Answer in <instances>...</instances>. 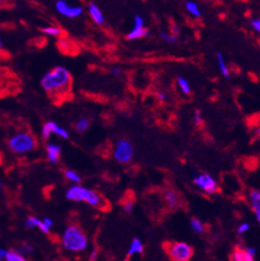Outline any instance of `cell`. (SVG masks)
<instances>
[{"label": "cell", "mask_w": 260, "mask_h": 261, "mask_svg": "<svg viewBox=\"0 0 260 261\" xmlns=\"http://www.w3.org/2000/svg\"><path fill=\"white\" fill-rule=\"evenodd\" d=\"M40 84L50 96H60L69 91L72 78L65 67L58 66L44 75Z\"/></svg>", "instance_id": "cell-1"}, {"label": "cell", "mask_w": 260, "mask_h": 261, "mask_svg": "<svg viewBox=\"0 0 260 261\" xmlns=\"http://www.w3.org/2000/svg\"><path fill=\"white\" fill-rule=\"evenodd\" d=\"M194 183L197 187L204 190L208 195L216 194V191L218 189L216 181L208 174H199L195 177Z\"/></svg>", "instance_id": "cell-7"}, {"label": "cell", "mask_w": 260, "mask_h": 261, "mask_svg": "<svg viewBox=\"0 0 260 261\" xmlns=\"http://www.w3.org/2000/svg\"><path fill=\"white\" fill-rule=\"evenodd\" d=\"M148 35V29L145 28V27H135L131 30V32L128 33L127 38L129 40H135V39H139L145 37Z\"/></svg>", "instance_id": "cell-13"}, {"label": "cell", "mask_w": 260, "mask_h": 261, "mask_svg": "<svg viewBox=\"0 0 260 261\" xmlns=\"http://www.w3.org/2000/svg\"><path fill=\"white\" fill-rule=\"evenodd\" d=\"M88 194V189L84 188L82 186H79V185H76V186H72L66 192V197L68 200L70 201H77V202H85V198Z\"/></svg>", "instance_id": "cell-9"}, {"label": "cell", "mask_w": 260, "mask_h": 261, "mask_svg": "<svg viewBox=\"0 0 260 261\" xmlns=\"http://www.w3.org/2000/svg\"><path fill=\"white\" fill-rule=\"evenodd\" d=\"M217 60H218V63H219V66H220V69H221V72L223 73V75L227 79H229L230 74H229V70L227 66V64H225V61H224V58L221 53H217Z\"/></svg>", "instance_id": "cell-20"}, {"label": "cell", "mask_w": 260, "mask_h": 261, "mask_svg": "<svg viewBox=\"0 0 260 261\" xmlns=\"http://www.w3.org/2000/svg\"><path fill=\"white\" fill-rule=\"evenodd\" d=\"M54 6L60 15L67 18H78L84 12L81 5H72L68 3L66 0H58Z\"/></svg>", "instance_id": "cell-6"}, {"label": "cell", "mask_w": 260, "mask_h": 261, "mask_svg": "<svg viewBox=\"0 0 260 261\" xmlns=\"http://www.w3.org/2000/svg\"><path fill=\"white\" fill-rule=\"evenodd\" d=\"M185 8H186L187 12L189 13L190 15H193L195 18H200L201 17L202 13H201L199 4H197L196 2L191 1V0H190V1H187L186 4H185Z\"/></svg>", "instance_id": "cell-16"}, {"label": "cell", "mask_w": 260, "mask_h": 261, "mask_svg": "<svg viewBox=\"0 0 260 261\" xmlns=\"http://www.w3.org/2000/svg\"><path fill=\"white\" fill-rule=\"evenodd\" d=\"M37 228L42 230L44 233H49L50 232V228L49 226H47L43 221H39Z\"/></svg>", "instance_id": "cell-31"}, {"label": "cell", "mask_w": 260, "mask_h": 261, "mask_svg": "<svg viewBox=\"0 0 260 261\" xmlns=\"http://www.w3.org/2000/svg\"><path fill=\"white\" fill-rule=\"evenodd\" d=\"M177 84H179L182 93H184L185 95H190L191 89H190L188 81L186 79L179 78V79H177Z\"/></svg>", "instance_id": "cell-21"}, {"label": "cell", "mask_w": 260, "mask_h": 261, "mask_svg": "<svg viewBox=\"0 0 260 261\" xmlns=\"http://www.w3.org/2000/svg\"><path fill=\"white\" fill-rule=\"evenodd\" d=\"M45 35L51 36V37H61L63 35V30H62L58 26H47L40 29Z\"/></svg>", "instance_id": "cell-15"}, {"label": "cell", "mask_w": 260, "mask_h": 261, "mask_svg": "<svg viewBox=\"0 0 260 261\" xmlns=\"http://www.w3.org/2000/svg\"><path fill=\"white\" fill-rule=\"evenodd\" d=\"M134 26L135 27H145V20L140 15H136L134 18Z\"/></svg>", "instance_id": "cell-30"}, {"label": "cell", "mask_w": 260, "mask_h": 261, "mask_svg": "<svg viewBox=\"0 0 260 261\" xmlns=\"http://www.w3.org/2000/svg\"><path fill=\"white\" fill-rule=\"evenodd\" d=\"M132 208H133V203L128 202V203L125 204V210H126V212H130V211L132 210Z\"/></svg>", "instance_id": "cell-35"}, {"label": "cell", "mask_w": 260, "mask_h": 261, "mask_svg": "<svg viewBox=\"0 0 260 261\" xmlns=\"http://www.w3.org/2000/svg\"><path fill=\"white\" fill-rule=\"evenodd\" d=\"M4 255H5V250L0 249V261L4 259Z\"/></svg>", "instance_id": "cell-41"}, {"label": "cell", "mask_w": 260, "mask_h": 261, "mask_svg": "<svg viewBox=\"0 0 260 261\" xmlns=\"http://www.w3.org/2000/svg\"><path fill=\"white\" fill-rule=\"evenodd\" d=\"M250 25L252 27V29L256 31V32H260V19L259 18H254V19H251Z\"/></svg>", "instance_id": "cell-28"}, {"label": "cell", "mask_w": 260, "mask_h": 261, "mask_svg": "<svg viewBox=\"0 0 260 261\" xmlns=\"http://www.w3.org/2000/svg\"><path fill=\"white\" fill-rule=\"evenodd\" d=\"M133 155H134V149L132 143L129 140L120 139L117 142V145H116V149L114 152L115 160L120 163H128L132 160Z\"/></svg>", "instance_id": "cell-5"}, {"label": "cell", "mask_w": 260, "mask_h": 261, "mask_svg": "<svg viewBox=\"0 0 260 261\" xmlns=\"http://www.w3.org/2000/svg\"><path fill=\"white\" fill-rule=\"evenodd\" d=\"M43 222L47 225V226H49V228H51V226L53 225V222H52V220L50 218H45L43 220Z\"/></svg>", "instance_id": "cell-37"}, {"label": "cell", "mask_w": 260, "mask_h": 261, "mask_svg": "<svg viewBox=\"0 0 260 261\" xmlns=\"http://www.w3.org/2000/svg\"><path fill=\"white\" fill-rule=\"evenodd\" d=\"M232 259L236 261H253L254 258L251 257L245 249L242 247H236L232 252Z\"/></svg>", "instance_id": "cell-14"}, {"label": "cell", "mask_w": 260, "mask_h": 261, "mask_svg": "<svg viewBox=\"0 0 260 261\" xmlns=\"http://www.w3.org/2000/svg\"><path fill=\"white\" fill-rule=\"evenodd\" d=\"M142 252H143V245H142L141 241L139 239L135 238L131 243V246H130L128 256L131 257V256L135 255V254H142Z\"/></svg>", "instance_id": "cell-17"}, {"label": "cell", "mask_w": 260, "mask_h": 261, "mask_svg": "<svg viewBox=\"0 0 260 261\" xmlns=\"http://www.w3.org/2000/svg\"><path fill=\"white\" fill-rule=\"evenodd\" d=\"M65 177L67 178V180H69V181L74 182V183H80L81 182V178L78 175V173L74 172V171H72V170H67L66 172H65Z\"/></svg>", "instance_id": "cell-25"}, {"label": "cell", "mask_w": 260, "mask_h": 261, "mask_svg": "<svg viewBox=\"0 0 260 261\" xmlns=\"http://www.w3.org/2000/svg\"><path fill=\"white\" fill-rule=\"evenodd\" d=\"M62 244L71 252L84 251L87 247V237L78 225H70L64 231Z\"/></svg>", "instance_id": "cell-2"}, {"label": "cell", "mask_w": 260, "mask_h": 261, "mask_svg": "<svg viewBox=\"0 0 260 261\" xmlns=\"http://www.w3.org/2000/svg\"><path fill=\"white\" fill-rule=\"evenodd\" d=\"M2 50H3V43H2L1 37H0V53L2 52Z\"/></svg>", "instance_id": "cell-42"}, {"label": "cell", "mask_w": 260, "mask_h": 261, "mask_svg": "<svg viewBox=\"0 0 260 261\" xmlns=\"http://www.w3.org/2000/svg\"><path fill=\"white\" fill-rule=\"evenodd\" d=\"M160 36H161L163 40H166L167 43H175L176 40H177V35H176V34H173V33L168 34V33H166V32L161 31V32H160Z\"/></svg>", "instance_id": "cell-24"}, {"label": "cell", "mask_w": 260, "mask_h": 261, "mask_svg": "<svg viewBox=\"0 0 260 261\" xmlns=\"http://www.w3.org/2000/svg\"><path fill=\"white\" fill-rule=\"evenodd\" d=\"M249 228H250V225L248 223H243L238 228V232L239 233H244Z\"/></svg>", "instance_id": "cell-33"}, {"label": "cell", "mask_w": 260, "mask_h": 261, "mask_svg": "<svg viewBox=\"0 0 260 261\" xmlns=\"http://www.w3.org/2000/svg\"><path fill=\"white\" fill-rule=\"evenodd\" d=\"M85 202L90 204L91 206H93V207H97V208L104 207L106 204L105 200L100 196V194L91 189H88V194L85 198Z\"/></svg>", "instance_id": "cell-11"}, {"label": "cell", "mask_w": 260, "mask_h": 261, "mask_svg": "<svg viewBox=\"0 0 260 261\" xmlns=\"http://www.w3.org/2000/svg\"><path fill=\"white\" fill-rule=\"evenodd\" d=\"M40 220L35 218V217H29L28 219L26 220V228H37V225L39 223Z\"/></svg>", "instance_id": "cell-26"}, {"label": "cell", "mask_w": 260, "mask_h": 261, "mask_svg": "<svg viewBox=\"0 0 260 261\" xmlns=\"http://www.w3.org/2000/svg\"><path fill=\"white\" fill-rule=\"evenodd\" d=\"M4 259L6 261H25L26 260L25 256L23 255L22 253H19V252L14 251V250H10L8 252L5 251Z\"/></svg>", "instance_id": "cell-18"}, {"label": "cell", "mask_w": 260, "mask_h": 261, "mask_svg": "<svg viewBox=\"0 0 260 261\" xmlns=\"http://www.w3.org/2000/svg\"><path fill=\"white\" fill-rule=\"evenodd\" d=\"M252 202V207L253 210H254L256 218L258 220V222L260 221V201H256V200H251Z\"/></svg>", "instance_id": "cell-27"}, {"label": "cell", "mask_w": 260, "mask_h": 261, "mask_svg": "<svg viewBox=\"0 0 260 261\" xmlns=\"http://www.w3.org/2000/svg\"><path fill=\"white\" fill-rule=\"evenodd\" d=\"M88 127H90V120L87 118H82L77 122L76 130L78 132H84V130L88 129Z\"/></svg>", "instance_id": "cell-23"}, {"label": "cell", "mask_w": 260, "mask_h": 261, "mask_svg": "<svg viewBox=\"0 0 260 261\" xmlns=\"http://www.w3.org/2000/svg\"><path fill=\"white\" fill-rule=\"evenodd\" d=\"M46 151H47V157L48 161L53 163H57L60 160L61 155V147L58 145H54V143H48L46 146Z\"/></svg>", "instance_id": "cell-12"}, {"label": "cell", "mask_w": 260, "mask_h": 261, "mask_svg": "<svg viewBox=\"0 0 260 261\" xmlns=\"http://www.w3.org/2000/svg\"><path fill=\"white\" fill-rule=\"evenodd\" d=\"M195 122L196 125H199V123L202 122V119H201V114L199 112L195 113Z\"/></svg>", "instance_id": "cell-39"}, {"label": "cell", "mask_w": 260, "mask_h": 261, "mask_svg": "<svg viewBox=\"0 0 260 261\" xmlns=\"http://www.w3.org/2000/svg\"><path fill=\"white\" fill-rule=\"evenodd\" d=\"M157 97H159V99L162 100V101L166 100V95L163 94V93H159V94H157Z\"/></svg>", "instance_id": "cell-40"}, {"label": "cell", "mask_w": 260, "mask_h": 261, "mask_svg": "<svg viewBox=\"0 0 260 261\" xmlns=\"http://www.w3.org/2000/svg\"><path fill=\"white\" fill-rule=\"evenodd\" d=\"M250 197H251V200L260 201V192L258 190H252L250 192Z\"/></svg>", "instance_id": "cell-32"}, {"label": "cell", "mask_w": 260, "mask_h": 261, "mask_svg": "<svg viewBox=\"0 0 260 261\" xmlns=\"http://www.w3.org/2000/svg\"><path fill=\"white\" fill-rule=\"evenodd\" d=\"M33 246L28 244V243H25L22 245V247H20V251H22V254L24 255V254H27V255H29V254H31L33 252Z\"/></svg>", "instance_id": "cell-29"}, {"label": "cell", "mask_w": 260, "mask_h": 261, "mask_svg": "<svg viewBox=\"0 0 260 261\" xmlns=\"http://www.w3.org/2000/svg\"><path fill=\"white\" fill-rule=\"evenodd\" d=\"M165 198L166 202L170 205V207H176L177 202H179V197H177V195L173 190H168L165 194Z\"/></svg>", "instance_id": "cell-19"}, {"label": "cell", "mask_w": 260, "mask_h": 261, "mask_svg": "<svg viewBox=\"0 0 260 261\" xmlns=\"http://www.w3.org/2000/svg\"><path fill=\"white\" fill-rule=\"evenodd\" d=\"M245 250H246V252H248V254H249V255L251 257H253V258L255 257V255H256V250L254 249V247H248V249H245Z\"/></svg>", "instance_id": "cell-34"}, {"label": "cell", "mask_w": 260, "mask_h": 261, "mask_svg": "<svg viewBox=\"0 0 260 261\" xmlns=\"http://www.w3.org/2000/svg\"><path fill=\"white\" fill-rule=\"evenodd\" d=\"M112 72L114 75H116V77H120V75L122 74V71L119 69V68H113Z\"/></svg>", "instance_id": "cell-36"}, {"label": "cell", "mask_w": 260, "mask_h": 261, "mask_svg": "<svg viewBox=\"0 0 260 261\" xmlns=\"http://www.w3.org/2000/svg\"><path fill=\"white\" fill-rule=\"evenodd\" d=\"M51 134H56L64 139L69 138V134L67 133V130L63 128L59 127L57 123L53 122V121H49V122L45 123L44 127H43V130H42V135L45 139L49 138Z\"/></svg>", "instance_id": "cell-8"}, {"label": "cell", "mask_w": 260, "mask_h": 261, "mask_svg": "<svg viewBox=\"0 0 260 261\" xmlns=\"http://www.w3.org/2000/svg\"><path fill=\"white\" fill-rule=\"evenodd\" d=\"M171 30H172V32H171V33L176 34V35H177V33L180 32V28H179V26H176V25H173L172 27H171Z\"/></svg>", "instance_id": "cell-38"}, {"label": "cell", "mask_w": 260, "mask_h": 261, "mask_svg": "<svg viewBox=\"0 0 260 261\" xmlns=\"http://www.w3.org/2000/svg\"><path fill=\"white\" fill-rule=\"evenodd\" d=\"M190 225H191V228H193V230L195 232H196V233H202L205 230L203 223L201 221H199V220H197V219H193V220H191Z\"/></svg>", "instance_id": "cell-22"}, {"label": "cell", "mask_w": 260, "mask_h": 261, "mask_svg": "<svg viewBox=\"0 0 260 261\" xmlns=\"http://www.w3.org/2000/svg\"><path fill=\"white\" fill-rule=\"evenodd\" d=\"M8 146L14 154L24 155L36 148V139L28 132H18L10 137Z\"/></svg>", "instance_id": "cell-3"}, {"label": "cell", "mask_w": 260, "mask_h": 261, "mask_svg": "<svg viewBox=\"0 0 260 261\" xmlns=\"http://www.w3.org/2000/svg\"><path fill=\"white\" fill-rule=\"evenodd\" d=\"M2 187H3V185H2V183H1V182H0V191L2 190Z\"/></svg>", "instance_id": "cell-43"}, {"label": "cell", "mask_w": 260, "mask_h": 261, "mask_svg": "<svg viewBox=\"0 0 260 261\" xmlns=\"http://www.w3.org/2000/svg\"><path fill=\"white\" fill-rule=\"evenodd\" d=\"M87 11H88V14H90L91 18L93 19V22L96 25L102 26L105 23V17L103 15V13H102V11L100 10L99 6L96 3L91 2L90 4H88Z\"/></svg>", "instance_id": "cell-10"}, {"label": "cell", "mask_w": 260, "mask_h": 261, "mask_svg": "<svg viewBox=\"0 0 260 261\" xmlns=\"http://www.w3.org/2000/svg\"><path fill=\"white\" fill-rule=\"evenodd\" d=\"M166 250L170 258L175 261H188L194 255V249L183 242L167 243Z\"/></svg>", "instance_id": "cell-4"}]
</instances>
